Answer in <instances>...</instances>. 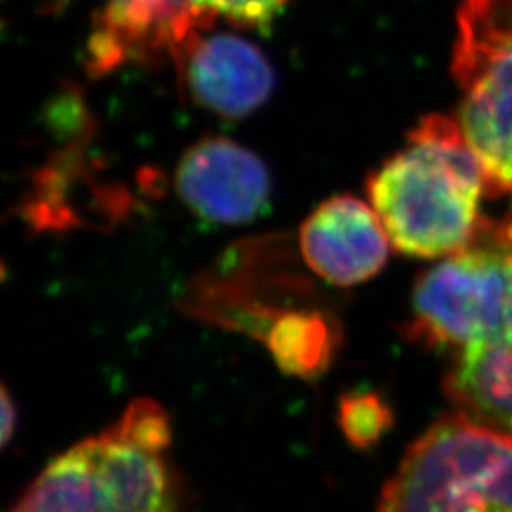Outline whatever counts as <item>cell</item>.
I'll use <instances>...</instances> for the list:
<instances>
[{
  "label": "cell",
  "mask_w": 512,
  "mask_h": 512,
  "mask_svg": "<svg viewBox=\"0 0 512 512\" xmlns=\"http://www.w3.org/2000/svg\"><path fill=\"white\" fill-rule=\"evenodd\" d=\"M370 205L403 255L444 258L469 247L484 220L486 175L458 118L431 114L366 183Z\"/></svg>",
  "instance_id": "obj_1"
},
{
  "label": "cell",
  "mask_w": 512,
  "mask_h": 512,
  "mask_svg": "<svg viewBox=\"0 0 512 512\" xmlns=\"http://www.w3.org/2000/svg\"><path fill=\"white\" fill-rule=\"evenodd\" d=\"M169 442L164 408L133 401L103 433L52 459L12 512H177Z\"/></svg>",
  "instance_id": "obj_2"
},
{
  "label": "cell",
  "mask_w": 512,
  "mask_h": 512,
  "mask_svg": "<svg viewBox=\"0 0 512 512\" xmlns=\"http://www.w3.org/2000/svg\"><path fill=\"white\" fill-rule=\"evenodd\" d=\"M378 512H512V433L442 416L406 450Z\"/></svg>",
  "instance_id": "obj_3"
},
{
  "label": "cell",
  "mask_w": 512,
  "mask_h": 512,
  "mask_svg": "<svg viewBox=\"0 0 512 512\" xmlns=\"http://www.w3.org/2000/svg\"><path fill=\"white\" fill-rule=\"evenodd\" d=\"M512 300V220H484L475 241L420 275L406 334L429 349H458L494 329Z\"/></svg>",
  "instance_id": "obj_4"
},
{
  "label": "cell",
  "mask_w": 512,
  "mask_h": 512,
  "mask_svg": "<svg viewBox=\"0 0 512 512\" xmlns=\"http://www.w3.org/2000/svg\"><path fill=\"white\" fill-rule=\"evenodd\" d=\"M452 73L458 122L490 196L512 194V0H461Z\"/></svg>",
  "instance_id": "obj_5"
},
{
  "label": "cell",
  "mask_w": 512,
  "mask_h": 512,
  "mask_svg": "<svg viewBox=\"0 0 512 512\" xmlns=\"http://www.w3.org/2000/svg\"><path fill=\"white\" fill-rule=\"evenodd\" d=\"M175 188L200 219L239 226L264 211L270 200V175L255 152L224 137H209L184 152Z\"/></svg>",
  "instance_id": "obj_6"
},
{
  "label": "cell",
  "mask_w": 512,
  "mask_h": 512,
  "mask_svg": "<svg viewBox=\"0 0 512 512\" xmlns=\"http://www.w3.org/2000/svg\"><path fill=\"white\" fill-rule=\"evenodd\" d=\"M389 243L374 207L355 196L321 203L298 232L306 266L334 287H355L380 274Z\"/></svg>",
  "instance_id": "obj_7"
},
{
  "label": "cell",
  "mask_w": 512,
  "mask_h": 512,
  "mask_svg": "<svg viewBox=\"0 0 512 512\" xmlns=\"http://www.w3.org/2000/svg\"><path fill=\"white\" fill-rule=\"evenodd\" d=\"M186 76L196 101L228 118L255 112L274 90V69L266 55L236 35L219 33L194 42Z\"/></svg>",
  "instance_id": "obj_8"
},
{
  "label": "cell",
  "mask_w": 512,
  "mask_h": 512,
  "mask_svg": "<svg viewBox=\"0 0 512 512\" xmlns=\"http://www.w3.org/2000/svg\"><path fill=\"white\" fill-rule=\"evenodd\" d=\"M444 393L469 420L512 433V300L484 338L452 353Z\"/></svg>",
  "instance_id": "obj_9"
},
{
  "label": "cell",
  "mask_w": 512,
  "mask_h": 512,
  "mask_svg": "<svg viewBox=\"0 0 512 512\" xmlns=\"http://www.w3.org/2000/svg\"><path fill=\"white\" fill-rule=\"evenodd\" d=\"M262 336L275 365L306 380L329 368L340 340L336 321L321 310L275 311Z\"/></svg>",
  "instance_id": "obj_10"
},
{
  "label": "cell",
  "mask_w": 512,
  "mask_h": 512,
  "mask_svg": "<svg viewBox=\"0 0 512 512\" xmlns=\"http://www.w3.org/2000/svg\"><path fill=\"white\" fill-rule=\"evenodd\" d=\"M338 423L351 446L368 450L391 429L393 414L378 393L351 391L340 399Z\"/></svg>",
  "instance_id": "obj_11"
},
{
  "label": "cell",
  "mask_w": 512,
  "mask_h": 512,
  "mask_svg": "<svg viewBox=\"0 0 512 512\" xmlns=\"http://www.w3.org/2000/svg\"><path fill=\"white\" fill-rule=\"evenodd\" d=\"M289 0H190V6L249 27H268Z\"/></svg>",
  "instance_id": "obj_12"
},
{
  "label": "cell",
  "mask_w": 512,
  "mask_h": 512,
  "mask_svg": "<svg viewBox=\"0 0 512 512\" xmlns=\"http://www.w3.org/2000/svg\"><path fill=\"white\" fill-rule=\"evenodd\" d=\"M171 0H118L112 6L110 23L112 29L122 31H145L169 10Z\"/></svg>",
  "instance_id": "obj_13"
},
{
  "label": "cell",
  "mask_w": 512,
  "mask_h": 512,
  "mask_svg": "<svg viewBox=\"0 0 512 512\" xmlns=\"http://www.w3.org/2000/svg\"><path fill=\"white\" fill-rule=\"evenodd\" d=\"M2 427H0V437H2V444H8L12 439V433L16 429V408L10 399L8 389H2Z\"/></svg>",
  "instance_id": "obj_14"
}]
</instances>
